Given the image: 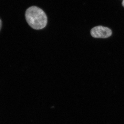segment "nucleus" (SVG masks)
Wrapping results in <instances>:
<instances>
[{
  "label": "nucleus",
  "mask_w": 124,
  "mask_h": 124,
  "mask_svg": "<svg viewBox=\"0 0 124 124\" xmlns=\"http://www.w3.org/2000/svg\"><path fill=\"white\" fill-rule=\"evenodd\" d=\"M112 32L106 27L99 26L94 27L91 31V35L95 38H107L111 35Z\"/></svg>",
  "instance_id": "obj_2"
},
{
  "label": "nucleus",
  "mask_w": 124,
  "mask_h": 124,
  "mask_svg": "<svg viewBox=\"0 0 124 124\" xmlns=\"http://www.w3.org/2000/svg\"><path fill=\"white\" fill-rule=\"evenodd\" d=\"M25 17L29 26L36 30L42 29L47 24V16L44 11L36 6H31L27 9Z\"/></svg>",
  "instance_id": "obj_1"
},
{
  "label": "nucleus",
  "mask_w": 124,
  "mask_h": 124,
  "mask_svg": "<svg viewBox=\"0 0 124 124\" xmlns=\"http://www.w3.org/2000/svg\"><path fill=\"white\" fill-rule=\"evenodd\" d=\"M122 5L123 7H124V0H123V1L122 2Z\"/></svg>",
  "instance_id": "obj_4"
},
{
  "label": "nucleus",
  "mask_w": 124,
  "mask_h": 124,
  "mask_svg": "<svg viewBox=\"0 0 124 124\" xmlns=\"http://www.w3.org/2000/svg\"><path fill=\"white\" fill-rule=\"evenodd\" d=\"M1 26H2V21L0 19V30L1 29Z\"/></svg>",
  "instance_id": "obj_3"
}]
</instances>
